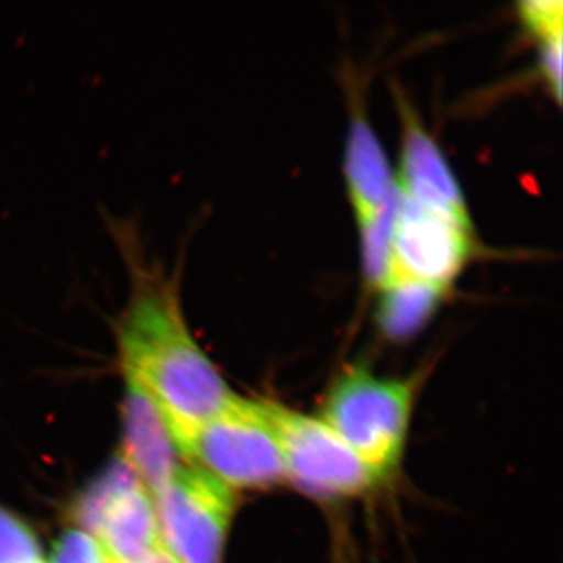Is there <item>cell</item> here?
Listing matches in <instances>:
<instances>
[{
    "label": "cell",
    "instance_id": "cell-1",
    "mask_svg": "<svg viewBox=\"0 0 563 563\" xmlns=\"http://www.w3.org/2000/svg\"><path fill=\"white\" fill-rule=\"evenodd\" d=\"M106 225L128 274V299L114 320L121 368L177 443L239 395L192 336L181 302L184 257L168 266L152 255L133 218L106 214Z\"/></svg>",
    "mask_w": 563,
    "mask_h": 563
},
{
    "label": "cell",
    "instance_id": "cell-2",
    "mask_svg": "<svg viewBox=\"0 0 563 563\" xmlns=\"http://www.w3.org/2000/svg\"><path fill=\"white\" fill-rule=\"evenodd\" d=\"M418 377H385L347 365L317 413L385 484L398 474L417 402Z\"/></svg>",
    "mask_w": 563,
    "mask_h": 563
},
{
    "label": "cell",
    "instance_id": "cell-3",
    "mask_svg": "<svg viewBox=\"0 0 563 563\" xmlns=\"http://www.w3.org/2000/svg\"><path fill=\"white\" fill-rule=\"evenodd\" d=\"M177 446L185 459L235 493L287 485L266 399L236 396L222 412L180 439Z\"/></svg>",
    "mask_w": 563,
    "mask_h": 563
},
{
    "label": "cell",
    "instance_id": "cell-4",
    "mask_svg": "<svg viewBox=\"0 0 563 563\" xmlns=\"http://www.w3.org/2000/svg\"><path fill=\"white\" fill-rule=\"evenodd\" d=\"M279 440L287 485L317 501L362 498L380 481L318 415L266 401Z\"/></svg>",
    "mask_w": 563,
    "mask_h": 563
},
{
    "label": "cell",
    "instance_id": "cell-5",
    "mask_svg": "<svg viewBox=\"0 0 563 563\" xmlns=\"http://www.w3.org/2000/svg\"><path fill=\"white\" fill-rule=\"evenodd\" d=\"M236 493L198 466H181L155 493V518L165 553L177 563H222Z\"/></svg>",
    "mask_w": 563,
    "mask_h": 563
},
{
    "label": "cell",
    "instance_id": "cell-6",
    "mask_svg": "<svg viewBox=\"0 0 563 563\" xmlns=\"http://www.w3.org/2000/svg\"><path fill=\"white\" fill-rule=\"evenodd\" d=\"M391 250L393 277L448 291L472 261L473 229L421 209L399 192Z\"/></svg>",
    "mask_w": 563,
    "mask_h": 563
},
{
    "label": "cell",
    "instance_id": "cell-7",
    "mask_svg": "<svg viewBox=\"0 0 563 563\" xmlns=\"http://www.w3.org/2000/svg\"><path fill=\"white\" fill-rule=\"evenodd\" d=\"M401 154L396 187L407 201L473 229L465 196L442 147L422 125L417 111L399 92Z\"/></svg>",
    "mask_w": 563,
    "mask_h": 563
},
{
    "label": "cell",
    "instance_id": "cell-8",
    "mask_svg": "<svg viewBox=\"0 0 563 563\" xmlns=\"http://www.w3.org/2000/svg\"><path fill=\"white\" fill-rule=\"evenodd\" d=\"M122 455L147 492L158 493L181 468L179 446L154 401L128 383L122 415Z\"/></svg>",
    "mask_w": 563,
    "mask_h": 563
},
{
    "label": "cell",
    "instance_id": "cell-9",
    "mask_svg": "<svg viewBox=\"0 0 563 563\" xmlns=\"http://www.w3.org/2000/svg\"><path fill=\"white\" fill-rule=\"evenodd\" d=\"M344 177L357 222L377 213L396 192L390 162L361 106L352 109L347 128Z\"/></svg>",
    "mask_w": 563,
    "mask_h": 563
},
{
    "label": "cell",
    "instance_id": "cell-10",
    "mask_svg": "<svg viewBox=\"0 0 563 563\" xmlns=\"http://www.w3.org/2000/svg\"><path fill=\"white\" fill-rule=\"evenodd\" d=\"M95 537L113 563H146L163 550L147 488L139 485L124 493L110 507Z\"/></svg>",
    "mask_w": 563,
    "mask_h": 563
},
{
    "label": "cell",
    "instance_id": "cell-11",
    "mask_svg": "<svg viewBox=\"0 0 563 563\" xmlns=\"http://www.w3.org/2000/svg\"><path fill=\"white\" fill-rule=\"evenodd\" d=\"M446 292L422 282L393 277L377 291V328L390 342H409L439 312Z\"/></svg>",
    "mask_w": 563,
    "mask_h": 563
},
{
    "label": "cell",
    "instance_id": "cell-12",
    "mask_svg": "<svg viewBox=\"0 0 563 563\" xmlns=\"http://www.w3.org/2000/svg\"><path fill=\"white\" fill-rule=\"evenodd\" d=\"M143 485L129 463L118 455L95 481L79 493L70 507V518L88 536H96L103 518L124 493Z\"/></svg>",
    "mask_w": 563,
    "mask_h": 563
},
{
    "label": "cell",
    "instance_id": "cell-13",
    "mask_svg": "<svg viewBox=\"0 0 563 563\" xmlns=\"http://www.w3.org/2000/svg\"><path fill=\"white\" fill-rule=\"evenodd\" d=\"M399 191L383 209L358 222L362 244L363 276L368 287L379 291L384 285L393 279V222H395L396 207H398Z\"/></svg>",
    "mask_w": 563,
    "mask_h": 563
},
{
    "label": "cell",
    "instance_id": "cell-14",
    "mask_svg": "<svg viewBox=\"0 0 563 563\" xmlns=\"http://www.w3.org/2000/svg\"><path fill=\"white\" fill-rule=\"evenodd\" d=\"M35 531L21 517L0 506V563H40Z\"/></svg>",
    "mask_w": 563,
    "mask_h": 563
},
{
    "label": "cell",
    "instance_id": "cell-15",
    "mask_svg": "<svg viewBox=\"0 0 563 563\" xmlns=\"http://www.w3.org/2000/svg\"><path fill=\"white\" fill-rule=\"evenodd\" d=\"M523 24L540 40H554L562 36L563 7L559 0H533L520 3Z\"/></svg>",
    "mask_w": 563,
    "mask_h": 563
},
{
    "label": "cell",
    "instance_id": "cell-16",
    "mask_svg": "<svg viewBox=\"0 0 563 563\" xmlns=\"http://www.w3.org/2000/svg\"><path fill=\"white\" fill-rule=\"evenodd\" d=\"M52 563H109V559L96 539L74 529L62 533L55 543Z\"/></svg>",
    "mask_w": 563,
    "mask_h": 563
},
{
    "label": "cell",
    "instance_id": "cell-17",
    "mask_svg": "<svg viewBox=\"0 0 563 563\" xmlns=\"http://www.w3.org/2000/svg\"><path fill=\"white\" fill-rule=\"evenodd\" d=\"M540 73L554 92L555 101L562 96V36L540 43Z\"/></svg>",
    "mask_w": 563,
    "mask_h": 563
},
{
    "label": "cell",
    "instance_id": "cell-18",
    "mask_svg": "<svg viewBox=\"0 0 563 563\" xmlns=\"http://www.w3.org/2000/svg\"><path fill=\"white\" fill-rule=\"evenodd\" d=\"M40 563H43V562H40Z\"/></svg>",
    "mask_w": 563,
    "mask_h": 563
}]
</instances>
